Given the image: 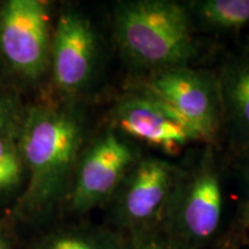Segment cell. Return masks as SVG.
<instances>
[{"label":"cell","instance_id":"6da1fadb","mask_svg":"<svg viewBox=\"0 0 249 249\" xmlns=\"http://www.w3.org/2000/svg\"><path fill=\"white\" fill-rule=\"evenodd\" d=\"M114 37L130 67L147 74L191 66L200 48L186 4L172 0H124L114 7Z\"/></svg>","mask_w":249,"mask_h":249},{"label":"cell","instance_id":"7a4b0ae2","mask_svg":"<svg viewBox=\"0 0 249 249\" xmlns=\"http://www.w3.org/2000/svg\"><path fill=\"white\" fill-rule=\"evenodd\" d=\"M85 126L75 112L57 107H35L24 124L21 151L30 181L21 210L39 219L50 213L64 195L79 161Z\"/></svg>","mask_w":249,"mask_h":249},{"label":"cell","instance_id":"3957f363","mask_svg":"<svg viewBox=\"0 0 249 249\" xmlns=\"http://www.w3.org/2000/svg\"><path fill=\"white\" fill-rule=\"evenodd\" d=\"M216 148L204 144L181 165L158 229L177 249H205L222 220L224 194Z\"/></svg>","mask_w":249,"mask_h":249},{"label":"cell","instance_id":"277c9868","mask_svg":"<svg viewBox=\"0 0 249 249\" xmlns=\"http://www.w3.org/2000/svg\"><path fill=\"white\" fill-rule=\"evenodd\" d=\"M136 90L164 103L203 144L214 145L224 124L218 76L192 66L171 67L147 74Z\"/></svg>","mask_w":249,"mask_h":249},{"label":"cell","instance_id":"5b68a950","mask_svg":"<svg viewBox=\"0 0 249 249\" xmlns=\"http://www.w3.org/2000/svg\"><path fill=\"white\" fill-rule=\"evenodd\" d=\"M180 169L167 158L141 156L107 204L110 227L126 235L157 227Z\"/></svg>","mask_w":249,"mask_h":249},{"label":"cell","instance_id":"8992f818","mask_svg":"<svg viewBox=\"0 0 249 249\" xmlns=\"http://www.w3.org/2000/svg\"><path fill=\"white\" fill-rule=\"evenodd\" d=\"M141 156L136 144L111 126L107 127L79 160L70 194V209L86 213L107 205Z\"/></svg>","mask_w":249,"mask_h":249},{"label":"cell","instance_id":"52a82bcc","mask_svg":"<svg viewBox=\"0 0 249 249\" xmlns=\"http://www.w3.org/2000/svg\"><path fill=\"white\" fill-rule=\"evenodd\" d=\"M110 126L134 144L141 143L170 157L192 143L201 142L197 134L167 105L136 89L116 103Z\"/></svg>","mask_w":249,"mask_h":249},{"label":"cell","instance_id":"ba28073f","mask_svg":"<svg viewBox=\"0 0 249 249\" xmlns=\"http://www.w3.org/2000/svg\"><path fill=\"white\" fill-rule=\"evenodd\" d=\"M51 50L48 6L38 0H11L0 11V52L31 79L45 71Z\"/></svg>","mask_w":249,"mask_h":249},{"label":"cell","instance_id":"9c48e42d","mask_svg":"<svg viewBox=\"0 0 249 249\" xmlns=\"http://www.w3.org/2000/svg\"><path fill=\"white\" fill-rule=\"evenodd\" d=\"M52 73L61 91L76 93L90 82L97 64V37L88 18L65 12L58 18L51 39Z\"/></svg>","mask_w":249,"mask_h":249},{"label":"cell","instance_id":"30bf717a","mask_svg":"<svg viewBox=\"0 0 249 249\" xmlns=\"http://www.w3.org/2000/svg\"><path fill=\"white\" fill-rule=\"evenodd\" d=\"M223 127L238 154L249 150V50L232 55L218 74Z\"/></svg>","mask_w":249,"mask_h":249},{"label":"cell","instance_id":"8fae6325","mask_svg":"<svg viewBox=\"0 0 249 249\" xmlns=\"http://www.w3.org/2000/svg\"><path fill=\"white\" fill-rule=\"evenodd\" d=\"M36 249H128V236L110 226H73L51 232Z\"/></svg>","mask_w":249,"mask_h":249},{"label":"cell","instance_id":"7c38bea8","mask_svg":"<svg viewBox=\"0 0 249 249\" xmlns=\"http://www.w3.org/2000/svg\"><path fill=\"white\" fill-rule=\"evenodd\" d=\"M194 23L217 30H235L249 24V0H197L186 4Z\"/></svg>","mask_w":249,"mask_h":249},{"label":"cell","instance_id":"4fadbf2b","mask_svg":"<svg viewBox=\"0 0 249 249\" xmlns=\"http://www.w3.org/2000/svg\"><path fill=\"white\" fill-rule=\"evenodd\" d=\"M238 155L240 200L233 222L218 249H236L249 233V150Z\"/></svg>","mask_w":249,"mask_h":249},{"label":"cell","instance_id":"5bb4252c","mask_svg":"<svg viewBox=\"0 0 249 249\" xmlns=\"http://www.w3.org/2000/svg\"><path fill=\"white\" fill-rule=\"evenodd\" d=\"M22 176V160L14 145L0 134V192L13 188Z\"/></svg>","mask_w":249,"mask_h":249},{"label":"cell","instance_id":"9a60e30c","mask_svg":"<svg viewBox=\"0 0 249 249\" xmlns=\"http://www.w3.org/2000/svg\"><path fill=\"white\" fill-rule=\"evenodd\" d=\"M128 236V249H177L158 227L134 232Z\"/></svg>","mask_w":249,"mask_h":249},{"label":"cell","instance_id":"2e32d148","mask_svg":"<svg viewBox=\"0 0 249 249\" xmlns=\"http://www.w3.org/2000/svg\"><path fill=\"white\" fill-rule=\"evenodd\" d=\"M9 116H11V112H9L8 105L5 102L0 101V129H2L7 124Z\"/></svg>","mask_w":249,"mask_h":249},{"label":"cell","instance_id":"e0dca14e","mask_svg":"<svg viewBox=\"0 0 249 249\" xmlns=\"http://www.w3.org/2000/svg\"><path fill=\"white\" fill-rule=\"evenodd\" d=\"M0 249H12V244L5 233L0 231Z\"/></svg>","mask_w":249,"mask_h":249}]
</instances>
